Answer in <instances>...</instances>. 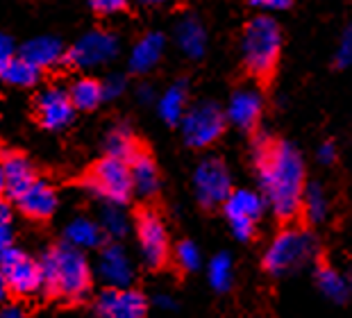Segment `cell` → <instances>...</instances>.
I'll list each match as a JSON object with an SVG mask.
<instances>
[{
	"mask_svg": "<svg viewBox=\"0 0 352 318\" xmlns=\"http://www.w3.org/2000/svg\"><path fill=\"white\" fill-rule=\"evenodd\" d=\"M254 169L261 189V198L282 223H291L302 214L307 189L305 159L287 141H275L259 134L252 143Z\"/></svg>",
	"mask_w": 352,
	"mask_h": 318,
	"instance_id": "obj_1",
	"label": "cell"
},
{
	"mask_svg": "<svg viewBox=\"0 0 352 318\" xmlns=\"http://www.w3.org/2000/svg\"><path fill=\"white\" fill-rule=\"evenodd\" d=\"M43 293L69 302L85 300L91 291V266L82 250L71 244H57L48 248L39 259Z\"/></svg>",
	"mask_w": 352,
	"mask_h": 318,
	"instance_id": "obj_2",
	"label": "cell"
},
{
	"mask_svg": "<svg viewBox=\"0 0 352 318\" xmlns=\"http://www.w3.org/2000/svg\"><path fill=\"white\" fill-rule=\"evenodd\" d=\"M282 52V30L271 17H254L245 23L241 36L243 66L252 78L268 82L277 71Z\"/></svg>",
	"mask_w": 352,
	"mask_h": 318,
	"instance_id": "obj_3",
	"label": "cell"
},
{
	"mask_svg": "<svg viewBox=\"0 0 352 318\" xmlns=\"http://www.w3.org/2000/svg\"><path fill=\"white\" fill-rule=\"evenodd\" d=\"M318 253V241L309 230L302 227H284L277 232V237L271 241V246L264 253V271L273 277L289 275L305 264H309Z\"/></svg>",
	"mask_w": 352,
	"mask_h": 318,
	"instance_id": "obj_4",
	"label": "cell"
},
{
	"mask_svg": "<svg viewBox=\"0 0 352 318\" xmlns=\"http://www.w3.org/2000/svg\"><path fill=\"white\" fill-rule=\"evenodd\" d=\"M87 189L107 204H121L123 207L134 195L130 164L116 157H102L87 173Z\"/></svg>",
	"mask_w": 352,
	"mask_h": 318,
	"instance_id": "obj_5",
	"label": "cell"
},
{
	"mask_svg": "<svg viewBox=\"0 0 352 318\" xmlns=\"http://www.w3.org/2000/svg\"><path fill=\"white\" fill-rule=\"evenodd\" d=\"M0 268H3L7 291L19 298H34L43 291V277L39 259L30 257L25 250L16 246L0 253Z\"/></svg>",
	"mask_w": 352,
	"mask_h": 318,
	"instance_id": "obj_6",
	"label": "cell"
},
{
	"mask_svg": "<svg viewBox=\"0 0 352 318\" xmlns=\"http://www.w3.org/2000/svg\"><path fill=\"white\" fill-rule=\"evenodd\" d=\"M226 112H221V107L216 103H198L193 107L186 109V114L179 120L182 127V136L186 141V146L191 148H209L212 143H216L226 132Z\"/></svg>",
	"mask_w": 352,
	"mask_h": 318,
	"instance_id": "obj_7",
	"label": "cell"
},
{
	"mask_svg": "<svg viewBox=\"0 0 352 318\" xmlns=\"http://www.w3.org/2000/svg\"><path fill=\"white\" fill-rule=\"evenodd\" d=\"M137 241L141 259L148 268H162L170 259V237L162 216L153 209H144L137 216Z\"/></svg>",
	"mask_w": 352,
	"mask_h": 318,
	"instance_id": "obj_8",
	"label": "cell"
},
{
	"mask_svg": "<svg viewBox=\"0 0 352 318\" xmlns=\"http://www.w3.org/2000/svg\"><path fill=\"white\" fill-rule=\"evenodd\" d=\"M264 198L250 189H232L228 200L223 202V211L230 223L232 234L239 241H250L257 232V223L264 214Z\"/></svg>",
	"mask_w": 352,
	"mask_h": 318,
	"instance_id": "obj_9",
	"label": "cell"
},
{
	"mask_svg": "<svg viewBox=\"0 0 352 318\" xmlns=\"http://www.w3.org/2000/svg\"><path fill=\"white\" fill-rule=\"evenodd\" d=\"M193 189L202 207H223V202L232 193V176L228 166L216 157L202 159L193 173Z\"/></svg>",
	"mask_w": 352,
	"mask_h": 318,
	"instance_id": "obj_10",
	"label": "cell"
},
{
	"mask_svg": "<svg viewBox=\"0 0 352 318\" xmlns=\"http://www.w3.org/2000/svg\"><path fill=\"white\" fill-rule=\"evenodd\" d=\"M118 55V39L111 32L104 30H94L80 36L76 45H71V50L66 52V64H71L78 71H91L109 64L111 59Z\"/></svg>",
	"mask_w": 352,
	"mask_h": 318,
	"instance_id": "obj_11",
	"label": "cell"
},
{
	"mask_svg": "<svg viewBox=\"0 0 352 318\" xmlns=\"http://www.w3.org/2000/svg\"><path fill=\"white\" fill-rule=\"evenodd\" d=\"M96 275L107 289H125L134 282V262L121 244H109L100 250Z\"/></svg>",
	"mask_w": 352,
	"mask_h": 318,
	"instance_id": "obj_12",
	"label": "cell"
},
{
	"mask_svg": "<svg viewBox=\"0 0 352 318\" xmlns=\"http://www.w3.org/2000/svg\"><path fill=\"white\" fill-rule=\"evenodd\" d=\"M96 314L98 318H146L148 300L132 286L104 289L96 300Z\"/></svg>",
	"mask_w": 352,
	"mask_h": 318,
	"instance_id": "obj_13",
	"label": "cell"
},
{
	"mask_svg": "<svg viewBox=\"0 0 352 318\" xmlns=\"http://www.w3.org/2000/svg\"><path fill=\"white\" fill-rule=\"evenodd\" d=\"M34 109H36V120L41 123V127L46 130H64L66 125H71L73 114H76V107H73L69 91L62 87H48L43 89L34 100Z\"/></svg>",
	"mask_w": 352,
	"mask_h": 318,
	"instance_id": "obj_14",
	"label": "cell"
},
{
	"mask_svg": "<svg viewBox=\"0 0 352 318\" xmlns=\"http://www.w3.org/2000/svg\"><path fill=\"white\" fill-rule=\"evenodd\" d=\"M261 112H264V98H261L259 91L239 89L230 98L228 109H226V118L234 127H239V130L250 132L259 125Z\"/></svg>",
	"mask_w": 352,
	"mask_h": 318,
	"instance_id": "obj_15",
	"label": "cell"
},
{
	"mask_svg": "<svg viewBox=\"0 0 352 318\" xmlns=\"http://www.w3.org/2000/svg\"><path fill=\"white\" fill-rule=\"evenodd\" d=\"M19 209L23 211L25 216L30 218H36V221H43L55 214L57 209V191L52 189L46 180H39L36 178L32 184L28 187V191H23L19 195L16 200Z\"/></svg>",
	"mask_w": 352,
	"mask_h": 318,
	"instance_id": "obj_16",
	"label": "cell"
},
{
	"mask_svg": "<svg viewBox=\"0 0 352 318\" xmlns=\"http://www.w3.org/2000/svg\"><path fill=\"white\" fill-rule=\"evenodd\" d=\"M3 173H5V193L12 200H16L21 193L28 191V187L36 180L34 166L30 164V159L21 153H7L3 159Z\"/></svg>",
	"mask_w": 352,
	"mask_h": 318,
	"instance_id": "obj_17",
	"label": "cell"
},
{
	"mask_svg": "<svg viewBox=\"0 0 352 318\" xmlns=\"http://www.w3.org/2000/svg\"><path fill=\"white\" fill-rule=\"evenodd\" d=\"M130 178L132 189L139 198H155L160 191V169H157L155 159L146 150H139L130 162Z\"/></svg>",
	"mask_w": 352,
	"mask_h": 318,
	"instance_id": "obj_18",
	"label": "cell"
},
{
	"mask_svg": "<svg viewBox=\"0 0 352 318\" xmlns=\"http://www.w3.org/2000/svg\"><path fill=\"white\" fill-rule=\"evenodd\" d=\"M166 48V39L160 32H148L134 43V48L130 52V71L144 75L148 71L160 64V59Z\"/></svg>",
	"mask_w": 352,
	"mask_h": 318,
	"instance_id": "obj_19",
	"label": "cell"
},
{
	"mask_svg": "<svg viewBox=\"0 0 352 318\" xmlns=\"http://www.w3.org/2000/svg\"><path fill=\"white\" fill-rule=\"evenodd\" d=\"M21 57H25L36 68H52L66 57V50L55 36H34L21 48Z\"/></svg>",
	"mask_w": 352,
	"mask_h": 318,
	"instance_id": "obj_20",
	"label": "cell"
},
{
	"mask_svg": "<svg viewBox=\"0 0 352 318\" xmlns=\"http://www.w3.org/2000/svg\"><path fill=\"white\" fill-rule=\"evenodd\" d=\"M186 105H189V87L184 80H177L175 85H170L157 100V109L160 116L166 120L168 125H177L182 116L186 114Z\"/></svg>",
	"mask_w": 352,
	"mask_h": 318,
	"instance_id": "obj_21",
	"label": "cell"
},
{
	"mask_svg": "<svg viewBox=\"0 0 352 318\" xmlns=\"http://www.w3.org/2000/svg\"><path fill=\"white\" fill-rule=\"evenodd\" d=\"M64 237H66V244H71L73 248L85 253V250L100 248L104 234L96 221H91V218H87V216H78L66 225Z\"/></svg>",
	"mask_w": 352,
	"mask_h": 318,
	"instance_id": "obj_22",
	"label": "cell"
},
{
	"mask_svg": "<svg viewBox=\"0 0 352 318\" xmlns=\"http://www.w3.org/2000/svg\"><path fill=\"white\" fill-rule=\"evenodd\" d=\"M175 39H177V45L182 48L184 55L189 57H202V52H205V45H207V34H205V28H202V23L193 17H186L177 23L175 28Z\"/></svg>",
	"mask_w": 352,
	"mask_h": 318,
	"instance_id": "obj_23",
	"label": "cell"
},
{
	"mask_svg": "<svg viewBox=\"0 0 352 318\" xmlns=\"http://www.w3.org/2000/svg\"><path fill=\"white\" fill-rule=\"evenodd\" d=\"M139 143L137 136L127 125H114L104 136V155L107 157H116L123 159V162H130V159L139 153Z\"/></svg>",
	"mask_w": 352,
	"mask_h": 318,
	"instance_id": "obj_24",
	"label": "cell"
},
{
	"mask_svg": "<svg viewBox=\"0 0 352 318\" xmlns=\"http://www.w3.org/2000/svg\"><path fill=\"white\" fill-rule=\"evenodd\" d=\"M69 98H71V103H73V107H76V109L91 112L104 100L102 82L94 80V78H80V80H76L71 85Z\"/></svg>",
	"mask_w": 352,
	"mask_h": 318,
	"instance_id": "obj_25",
	"label": "cell"
},
{
	"mask_svg": "<svg viewBox=\"0 0 352 318\" xmlns=\"http://www.w3.org/2000/svg\"><path fill=\"white\" fill-rule=\"evenodd\" d=\"M316 286L320 289V293H325L329 300L334 302H346L348 293H350V284L343 279V275H339V271H334L327 262H318L316 266Z\"/></svg>",
	"mask_w": 352,
	"mask_h": 318,
	"instance_id": "obj_26",
	"label": "cell"
},
{
	"mask_svg": "<svg viewBox=\"0 0 352 318\" xmlns=\"http://www.w3.org/2000/svg\"><path fill=\"white\" fill-rule=\"evenodd\" d=\"M0 80L12 87H34L41 80V68H36L25 57L19 55L0 71Z\"/></svg>",
	"mask_w": 352,
	"mask_h": 318,
	"instance_id": "obj_27",
	"label": "cell"
},
{
	"mask_svg": "<svg viewBox=\"0 0 352 318\" xmlns=\"http://www.w3.org/2000/svg\"><path fill=\"white\" fill-rule=\"evenodd\" d=\"M207 277H209V284L212 289L216 291H230L232 289V282H234V262L228 253H219L216 257H212L207 266Z\"/></svg>",
	"mask_w": 352,
	"mask_h": 318,
	"instance_id": "obj_28",
	"label": "cell"
},
{
	"mask_svg": "<svg viewBox=\"0 0 352 318\" xmlns=\"http://www.w3.org/2000/svg\"><path fill=\"white\" fill-rule=\"evenodd\" d=\"M100 230L109 239H123L130 232V218L121 209V204H104L100 211Z\"/></svg>",
	"mask_w": 352,
	"mask_h": 318,
	"instance_id": "obj_29",
	"label": "cell"
},
{
	"mask_svg": "<svg viewBox=\"0 0 352 318\" xmlns=\"http://www.w3.org/2000/svg\"><path fill=\"white\" fill-rule=\"evenodd\" d=\"M302 214L309 218L311 223H320L327 216V198H325V191L318 184H311L305 189Z\"/></svg>",
	"mask_w": 352,
	"mask_h": 318,
	"instance_id": "obj_30",
	"label": "cell"
},
{
	"mask_svg": "<svg viewBox=\"0 0 352 318\" xmlns=\"http://www.w3.org/2000/svg\"><path fill=\"white\" fill-rule=\"evenodd\" d=\"M175 264L184 273H193L200 268L202 264V257H200V250L193 241H179L175 246Z\"/></svg>",
	"mask_w": 352,
	"mask_h": 318,
	"instance_id": "obj_31",
	"label": "cell"
},
{
	"mask_svg": "<svg viewBox=\"0 0 352 318\" xmlns=\"http://www.w3.org/2000/svg\"><path fill=\"white\" fill-rule=\"evenodd\" d=\"M14 244V230H12V211L5 202H0V253Z\"/></svg>",
	"mask_w": 352,
	"mask_h": 318,
	"instance_id": "obj_32",
	"label": "cell"
},
{
	"mask_svg": "<svg viewBox=\"0 0 352 318\" xmlns=\"http://www.w3.org/2000/svg\"><path fill=\"white\" fill-rule=\"evenodd\" d=\"M125 87L127 82L123 75H109L107 80H102V94H104V100H114V98L123 96L125 94Z\"/></svg>",
	"mask_w": 352,
	"mask_h": 318,
	"instance_id": "obj_33",
	"label": "cell"
},
{
	"mask_svg": "<svg viewBox=\"0 0 352 318\" xmlns=\"http://www.w3.org/2000/svg\"><path fill=\"white\" fill-rule=\"evenodd\" d=\"M91 7L100 17H114L127 7V0H91Z\"/></svg>",
	"mask_w": 352,
	"mask_h": 318,
	"instance_id": "obj_34",
	"label": "cell"
},
{
	"mask_svg": "<svg viewBox=\"0 0 352 318\" xmlns=\"http://www.w3.org/2000/svg\"><path fill=\"white\" fill-rule=\"evenodd\" d=\"M352 62V25L346 30L343 34L341 45H339V52H336V66H348Z\"/></svg>",
	"mask_w": 352,
	"mask_h": 318,
	"instance_id": "obj_35",
	"label": "cell"
},
{
	"mask_svg": "<svg viewBox=\"0 0 352 318\" xmlns=\"http://www.w3.org/2000/svg\"><path fill=\"white\" fill-rule=\"evenodd\" d=\"M16 57L14 55V41H12V36H7L0 32V71L12 62V59Z\"/></svg>",
	"mask_w": 352,
	"mask_h": 318,
	"instance_id": "obj_36",
	"label": "cell"
},
{
	"mask_svg": "<svg viewBox=\"0 0 352 318\" xmlns=\"http://www.w3.org/2000/svg\"><path fill=\"white\" fill-rule=\"evenodd\" d=\"M254 7H261V10H287L291 5V0H250Z\"/></svg>",
	"mask_w": 352,
	"mask_h": 318,
	"instance_id": "obj_37",
	"label": "cell"
},
{
	"mask_svg": "<svg viewBox=\"0 0 352 318\" xmlns=\"http://www.w3.org/2000/svg\"><path fill=\"white\" fill-rule=\"evenodd\" d=\"M318 159L323 164H334V159H336V148H334V143L332 141H325L323 146L318 148Z\"/></svg>",
	"mask_w": 352,
	"mask_h": 318,
	"instance_id": "obj_38",
	"label": "cell"
},
{
	"mask_svg": "<svg viewBox=\"0 0 352 318\" xmlns=\"http://www.w3.org/2000/svg\"><path fill=\"white\" fill-rule=\"evenodd\" d=\"M137 98H139L141 103H151L153 98H155V91L148 87V85H141L139 91H137Z\"/></svg>",
	"mask_w": 352,
	"mask_h": 318,
	"instance_id": "obj_39",
	"label": "cell"
},
{
	"mask_svg": "<svg viewBox=\"0 0 352 318\" xmlns=\"http://www.w3.org/2000/svg\"><path fill=\"white\" fill-rule=\"evenodd\" d=\"M155 305L160 307V309H173V307H175V302H173V298H170V295H157V298H155Z\"/></svg>",
	"mask_w": 352,
	"mask_h": 318,
	"instance_id": "obj_40",
	"label": "cell"
},
{
	"mask_svg": "<svg viewBox=\"0 0 352 318\" xmlns=\"http://www.w3.org/2000/svg\"><path fill=\"white\" fill-rule=\"evenodd\" d=\"M0 318H25L23 314H21V309L16 307H7L3 314H0Z\"/></svg>",
	"mask_w": 352,
	"mask_h": 318,
	"instance_id": "obj_41",
	"label": "cell"
},
{
	"mask_svg": "<svg viewBox=\"0 0 352 318\" xmlns=\"http://www.w3.org/2000/svg\"><path fill=\"white\" fill-rule=\"evenodd\" d=\"M10 293L7 291V284H5V275H3V268H0V300H5V295Z\"/></svg>",
	"mask_w": 352,
	"mask_h": 318,
	"instance_id": "obj_42",
	"label": "cell"
},
{
	"mask_svg": "<svg viewBox=\"0 0 352 318\" xmlns=\"http://www.w3.org/2000/svg\"><path fill=\"white\" fill-rule=\"evenodd\" d=\"M5 193V173H3V164H0V195Z\"/></svg>",
	"mask_w": 352,
	"mask_h": 318,
	"instance_id": "obj_43",
	"label": "cell"
},
{
	"mask_svg": "<svg viewBox=\"0 0 352 318\" xmlns=\"http://www.w3.org/2000/svg\"><path fill=\"white\" fill-rule=\"evenodd\" d=\"M141 3H146V5H162V3H166V0H141Z\"/></svg>",
	"mask_w": 352,
	"mask_h": 318,
	"instance_id": "obj_44",
	"label": "cell"
}]
</instances>
